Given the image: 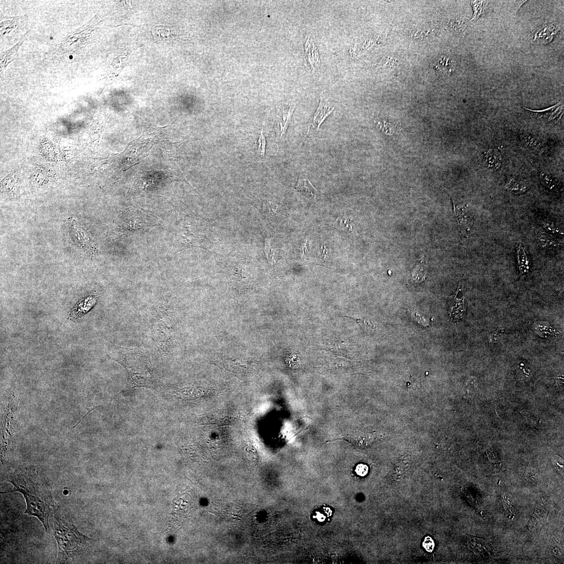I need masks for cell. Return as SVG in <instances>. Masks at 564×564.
I'll list each match as a JSON object with an SVG mask.
<instances>
[{
    "label": "cell",
    "instance_id": "6da1fadb",
    "mask_svg": "<svg viewBox=\"0 0 564 564\" xmlns=\"http://www.w3.org/2000/svg\"><path fill=\"white\" fill-rule=\"evenodd\" d=\"M8 481L13 486L11 491L1 494L19 492L24 497L27 508L25 513L34 516L42 522L47 533H50L49 520L51 513L57 506L52 498L48 482L31 468L16 470L10 475Z\"/></svg>",
    "mask_w": 564,
    "mask_h": 564
},
{
    "label": "cell",
    "instance_id": "7a4b0ae2",
    "mask_svg": "<svg viewBox=\"0 0 564 564\" xmlns=\"http://www.w3.org/2000/svg\"><path fill=\"white\" fill-rule=\"evenodd\" d=\"M54 513V535L58 546L57 563L75 558L88 548L94 539L80 533L71 517L57 506Z\"/></svg>",
    "mask_w": 564,
    "mask_h": 564
},
{
    "label": "cell",
    "instance_id": "3957f363",
    "mask_svg": "<svg viewBox=\"0 0 564 564\" xmlns=\"http://www.w3.org/2000/svg\"><path fill=\"white\" fill-rule=\"evenodd\" d=\"M334 110V106L329 102L327 99L321 97L318 108L315 112L312 122L309 126L305 139L308 137H311L316 134L320 129L321 125L326 119L330 115Z\"/></svg>",
    "mask_w": 564,
    "mask_h": 564
},
{
    "label": "cell",
    "instance_id": "277c9868",
    "mask_svg": "<svg viewBox=\"0 0 564 564\" xmlns=\"http://www.w3.org/2000/svg\"><path fill=\"white\" fill-rule=\"evenodd\" d=\"M70 221L72 236L75 239L78 246L87 256H94L96 251L88 233L82 226H79L75 219H72Z\"/></svg>",
    "mask_w": 564,
    "mask_h": 564
},
{
    "label": "cell",
    "instance_id": "5b68a950",
    "mask_svg": "<svg viewBox=\"0 0 564 564\" xmlns=\"http://www.w3.org/2000/svg\"><path fill=\"white\" fill-rule=\"evenodd\" d=\"M92 20L89 22V24H87L83 27L77 30L76 32H74L71 35L67 36L63 39L62 42H60L57 45L58 48H61L63 51H71L75 50V47H78L81 46L80 44H82L85 42V40L88 36H83L92 31H93V25L91 23Z\"/></svg>",
    "mask_w": 564,
    "mask_h": 564
},
{
    "label": "cell",
    "instance_id": "8992f818",
    "mask_svg": "<svg viewBox=\"0 0 564 564\" xmlns=\"http://www.w3.org/2000/svg\"><path fill=\"white\" fill-rule=\"evenodd\" d=\"M454 212L459 231L467 234L473 224V216L466 205L455 203Z\"/></svg>",
    "mask_w": 564,
    "mask_h": 564
},
{
    "label": "cell",
    "instance_id": "52a82bcc",
    "mask_svg": "<svg viewBox=\"0 0 564 564\" xmlns=\"http://www.w3.org/2000/svg\"><path fill=\"white\" fill-rule=\"evenodd\" d=\"M96 295L90 296L80 299L69 311L68 315L70 320H78L89 312L96 303Z\"/></svg>",
    "mask_w": 564,
    "mask_h": 564
},
{
    "label": "cell",
    "instance_id": "ba28073f",
    "mask_svg": "<svg viewBox=\"0 0 564 564\" xmlns=\"http://www.w3.org/2000/svg\"><path fill=\"white\" fill-rule=\"evenodd\" d=\"M458 290L450 298L449 315L454 322L460 321L465 317L467 305L464 297L458 298Z\"/></svg>",
    "mask_w": 564,
    "mask_h": 564
},
{
    "label": "cell",
    "instance_id": "9c48e42d",
    "mask_svg": "<svg viewBox=\"0 0 564 564\" xmlns=\"http://www.w3.org/2000/svg\"><path fill=\"white\" fill-rule=\"evenodd\" d=\"M482 162L487 169L498 170L501 165V156L500 151L494 148L487 149L482 154Z\"/></svg>",
    "mask_w": 564,
    "mask_h": 564
},
{
    "label": "cell",
    "instance_id": "30bf717a",
    "mask_svg": "<svg viewBox=\"0 0 564 564\" xmlns=\"http://www.w3.org/2000/svg\"><path fill=\"white\" fill-rule=\"evenodd\" d=\"M29 31L26 32L19 41L11 49L1 53V63H0V71L2 74L5 70L6 67L14 61L18 56V50L22 46L28 35Z\"/></svg>",
    "mask_w": 564,
    "mask_h": 564
},
{
    "label": "cell",
    "instance_id": "8fae6325",
    "mask_svg": "<svg viewBox=\"0 0 564 564\" xmlns=\"http://www.w3.org/2000/svg\"><path fill=\"white\" fill-rule=\"evenodd\" d=\"M25 17L24 16H21L3 18V21L0 25L1 37L6 36L18 29Z\"/></svg>",
    "mask_w": 564,
    "mask_h": 564
},
{
    "label": "cell",
    "instance_id": "7c38bea8",
    "mask_svg": "<svg viewBox=\"0 0 564 564\" xmlns=\"http://www.w3.org/2000/svg\"><path fill=\"white\" fill-rule=\"evenodd\" d=\"M537 243L543 250L551 251L558 248L562 245L558 239L545 233H538L536 236Z\"/></svg>",
    "mask_w": 564,
    "mask_h": 564
},
{
    "label": "cell",
    "instance_id": "4fadbf2b",
    "mask_svg": "<svg viewBox=\"0 0 564 564\" xmlns=\"http://www.w3.org/2000/svg\"><path fill=\"white\" fill-rule=\"evenodd\" d=\"M517 261L521 276L528 274L530 269V261L524 247L521 243L517 247Z\"/></svg>",
    "mask_w": 564,
    "mask_h": 564
},
{
    "label": "cell",
    "instance_id": "5bb4252c",
    "mask_svg": "<svg viewBox=\"0 0 564 564\" xmlns=\"http://www.w3.org/2000/svg\"><path fill=\"white\" fill-rule=\"evenodd\" d=\"M128 58L129 55L122 54L113 60L110 66L109 75L106 77H108L107 78L108 81H111L116 79L125 68Z\"/></svg>",
    "mask_w": 564,
    "mask_h": 564
},
{
    "label": "cell",
    "instance_id": "9a60e30c",
    "mask_svg": "<svg viewBox=\"0 0 564 564\" xmlns=\"http://www.w3.org/2000/svg\"><path fill=\"white\" fill-rule=\"evenodd\" d=\"M505 187L507 190L517 194L525 193L529 189V186L524 180L514 177L507 180Z\"/></svg>",
    "mask_w": 564,
    "mask_h": 564
},
{
    "label": "cell",
    "instance_id": "2e32d148",
    "mask_svg": "<svg viewBox=\"0 0 564 564\" xmlns=\"http://www.w3.org/2000/svg\"><path fill=\"white\" fill-rule=\"evenodd\" d=\"M346 439L352 445L359 447H367L373 441L371 435L361 433L352 434L347 436Z\"/></svg>",
    "mask_w": 564,
    "mask_h": 564
},
{
    "label": "cell",
    "instance_id": "e0dca14e",
    "mask_svg": "<svg viewBox=\"0 0 564 564\" xmlns=\"http://www.w3.org/2000/svg\"><path fill=\"white\" fill-rule=\"evenodd\" d=\"M295 189L313 199H315L317 196V190L313 187L311 181L307 179H299Z\"/></svg>",
    "mask_w": 564,
    "mask_h": 564
},
{
    "label": "cell",
    "instance_id": "ac0fdd59",
    "mask_svg": "<svg viewBox=\"0 0 564 564\" xmlns=\"http://www.w3.org/2000/svg\"><path fill=\"white\" fill-rule=\"evenodd\" d=\"M453 60L444 56H439L434 64V69L440 72H452L454 68Z\"/></svg>",
    "mask_w": 564,
    "mask_h": 564
},
{
    "label": "cell",
    "instance_id": "d6986e66",
    "mask_svg": "<svg viewBox=\"0 0 564 564\" xmlns=\"http://www.w3.org/2000/svg\"><path fill=\"white\" fill-rule=\"evenodd\" d=\"M17 186L16 179L13 176H8L1 181V193L3 196H11L15 192Z\"/></svg>",
    "mask_w": 564,
    "mask_h": 564
},
{
    "label": "cell",
    "instance_id": "ffe728a7",
    "mask_svg": "<svg viewBox=\"0 0 564 564\" xmlns=\"http://www.w3.org/2000/svg\"><path fill=\"white\" fill-rule=\"evenodd\" d=\"M521 139L523 144L530 149H539L542 145V141L540 138L532 132H526L522 133Z\"/></svg>",
    "mask_w": 564,
    "mask_h": 564
},
{
    "label": "cell",
    "instance_id": "44dd1931",
    "mask_svg": "<svg viewBox=\"0 0 564 564\" xmlns=\"http://www.w3.org/2000/svg\"><path fill=\"white\" fill-rule=\"evenodd\" d=\"M560 109V107H559V105L557 104L554 107H552V108H550L545 110L534 112H536V114H538V117L542 119V120L544 122L548 123H549L550 122H552V121L555 120V119H556L557 118H559V116L562 112L561 111H559Z\"/></svg>",
    "mask_w": 564,
    "mask_h": 564
},
{
    "label": "cell",
    "instance_id": "7402d4cb",
    "mask_svg": "<svg viewBox=\"0 0 564 564\" xmlns=\"http://www.w3.org/2000/svg\"><path fill=\"white\" fill-rule=\"evenodd\" d=\"M540 180L542 184L550 191L555 192L559 191L560 188L559 181L551 174L546 172H542L540 174Z\"/></svg>",
    "mask_w": 564,
    "mask_h": 564
},
{
    "label": "cell",
    "instance_id": "603a6c76",
    "mask_svg": "<svg viewBox=\"0 0 564 564\" xmlns=\"http://www.w3.org/2000/svg\"><path fill=\"white\" fill-rule=\"evenodd\" d=\"M540 222L542 226L549 233L557 235L563 234L562 227L553 220L543 218L540 219Z\"/></svg>",
    "mask_w": 564,
    "mask_h": 564
},
{
    "label": "cell",
    "instance_id": "cb8c5ba5",
    "mask_svg": "<svg viewBox=\"0 0 564 564\" xmlns=\"http://www.w3.org/2000/svg\"><path fill=\"white\" fill-rule=\"evenodd\" d=\"M294 108L295 106H294L293 103H292L290 106L289 108L287 109L286 110H283V121H282V122L280 124L281 137L284 135L286 133L288 124H289L290 122Z\"/></svg>",
    "mask_w": 564,
    "mask_h": 564
},
{
    "label": "cell",
    "instance_id": "d4e9b609",
    "mask_svg": "<svg viewBox=\"0 0 564 564\" xmlns=\"http://www.w3.org/2000/svg\"><path fill=\"white\" fill-rule=\"evenodd\" d=\"M351 318L357 321L362 329V330H363L365 333H372L374 331V326L371 323V321H369L368 320L365 318L354 319L351 317Z\"/></svg>",
    "mask_w": 564,
    "mask_h": 564
},
{
    "label": "cell",
    "instance_id": "484cf974",
    "mask_svg": "<svg viewBox=\"0 0 564 564\" xmlns=\"http://www.w3.org/2000/svg\"><path fill=\"white\" fill-rule=\"evenodd\" d=\"M423 547L424 548L426 551L429 553H432L435 548V542L431 536H426L424 541L423 542Z\"/></svg>",
    "mask_w": 564,
    "mask_h": 564
},
{
    "label": "cell",
    "instance_id": "4316f807",
    "mask_svg": "<svg viewBox=\"0 0 564 564\" xmlns=\"http://www.w3.org/2000/svg\"><path fill=\"white\" fill-rule=\"evenodd\" d=\"M259 145L258 147L259 153L261 156L265 157L266 146V139L264 136L263 130H262L259 139Z\"/></svg>",
    "mask_w": 564,
    "mask_h": 564
},
{
    "label": "cell",
    "instance_id": "83f0119b",
    "mask_svg": "<svg viewBox=\"0 0 564 564\" xmlns=\"http://www.w3.org/2000/svg\"><path fill=\"white\" fill-rule=\"evenodd\" d=\"M553 465L560 474L563 473V460L559 456L555 455L552 458Z\"/></svg>",
    "mask_w": 564,
    "mask_h": 564
},
{
    "label": "cell",
    "instance_id": "f1b7e54d",
    "mask_svg": "<svg viewBox=\"0 0 564 564\" xmlns=\"http://www.w3.org/2000/svg\"><path fill=\"white\" fill-rule=\"evenodd\" d=\"M355 472L360 476H364L368 472V467L365 465H359L355 469Z\"/></svg>",
    "mask_w": 564,
    "mask_h": 564
}]
</instances>
